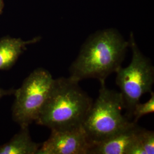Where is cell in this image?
Returning a JSON list of instances; mask_svg holds the SVG:
<instances>
[{
	"mask_svg": "<svg viewBox=\"0 0 154 154\" xmlns=\"http://www.w3.org/2000/svg\"><path fill=\"white\" fill-rule=\"evenodd\" d=\"M123 109L125 106L121 93L109 89L105 83H100L98 97L93 102L82 125L92 146L132 124L133 121L122 114Z\"/></svg>",
	"mask_w": 154,
	"mask_h": 154,
	"instance_id": "obj_3",
	"label": "cell"
},
{
	"mask_svg": "<svg viewBox=\"0 0 154 154\" xmlns=\"http://www.w3.org/2000/svg\"><path fill=\"white\" fill-rule=\"evenodd\" d=\"M40 146L32 140L29 127H23L9 142L0 146V154H37Z\"/></svg>",
	"mask_w": 154,
	"mask_h": 154,
	"instance_id": "obj_9",
	"label": "cell"
},
{
	"mask_svg": "<svg viewBox=\"0 0 154 154\" xmlns=\"http://www.w3.org/2000/svg\"><path fill=\"white\" fill-rule=\"evenodd\" d=\"M129 46L132 59L128 66L120 67L116 72V82L124 102L126 116L131 120L135 106L143 94L151 93L154 83V67L150 60L143 55L131 33Z\"/></svg>",
	"mask_w": 154,
	"mask_h": 154,
	"instance_id": "obj_4",
	"label": "cell"
},
{
	"mask_svg": "<svg viewBox=\"0 0 154 154\" xmlns=\"http://www.w3.org/2000/svg\"><path fill=\"white\" fill-rule=\"evenodd\" d=\"M15 92V90L11 89V90H4L3 88H0V99H1L2 97L7 96V95H11V94H14Z\"/></svg>",
	"mask_w": 154,
	"mask_h": 154,
	"instance_id": "obj_12",
	"label": "cell"
},
{
	"mask_svg": "<svg viewBox=\"0 0 154 154\" xmlns=\"http://www.w3.org/2000/svg\"><path fill=\"white\" fill-rule=\"evenodd\" d=\"M141 127L138 122L132 124L114 136L93 145L88 154H127L138 136Z\"/></svg>",
	"mask_w": 154,
	"mask_h": 154,
	"instance_id": "obj_7",
	"label": "cell"
},
{
	"mask_svg": "<svg viewBox=\"0 0 154 154\" xmlns=\"http://www.w3.org/2000/svg\"><path fill=\"white\" fill-rule=\"evenodd\" d=\"M91 146L82 126L66 130L52 129L37 154H88Z\"/></svg>",
	"mask_w": 154,
	"mask_h": 154,
	"instance_id": "obj_6",
	"label": "cell"
},
{
	"mask_svg": "<svg viewBox=\"0 0 154 154\" xmlns=\"http://www.w3.org/2000/svg\"><path fill=\"white\" fill-rule=\"evenodd\" d=\"M1 0H0V8H1Z\"/></svg>",
	"mask_w": 154,
	"mask_h": 154,
	"instance_id": "obj_13",
	"label": "cell"
},
{
	"mask_svg": "<svg viewBox=\"0 0 154 154\" xmlns=\"http://www.w3.org/2000/svg\"><path fill=\"white\" fill-rule=\"evenodd\" d=\"M54 81L49 71L38 68L25 79L20 88L15 90L12 116L21 128L29 127L37 121Z\"/></svg>",
	"mask_w": 154,
	"mask_h": 154,
	"instance_id": "obj_5",
	"label": "cell"
},
{
	"mask_svg": "<svg viewBox=\"0 0 154 154\" xmlns=\"http://www.w3.org/2000/svg\"><path fill=\"white\" fill-rule=\"evenodd\" d=\"M38 37L27 41L21 38L5 37L0 40V70L11 68L28 45L37 42Z\"/></svg>",
	"mask_w": 154,
	"mask_h": 154,
	"instance_id": "obj_8",
	"label": "cell"
},
{
	"mask_svg": "<svg viewBox=\"0 0 154 154\" xmlns=\"http://www.w3.org/2000/svg\"><path fill=\"white\" fill-rule=\"evenodd\" d=\"M151 97L148 101L144 103H138L135 106L132 112L133 121L138 122L139 119L143 116L153 113L154 112V93L153 91L150 93Z\"/></svg>",
	"mask_w": 154,
	"mask_h": 154,
	"instance_id": "obj_11",
	"label": "cell"
},
{
	"mask_svg": "<svg viewBox=\"0 0 154 154\" xmlns=\"http://www.w3.org/2000/svg\"><path fill=\"white\" fill-rule=\"evenodd\" d=\"M129 42L118 31L109 29L91 35L83 45L69 68V77L79 82L98 79L104 83L107 78L122 66Z\"/></svg>",
	"mask_w": 154,
	"mask_h": 154,
	"instance_id": "obj_1",
	"label": "cell"
},
{
	"mask_svg": "<svg viewBox=\"0 0 154 154\" xmlns=\"http://www.w3.org/2000/svg\"><path fill=\"white\" fill-rule=\"evenodd\" d=\"M93 101L79 85L68 78L55 79L47 100L35 122L50 130H66L82 126Z\"/></svg>",
	"mask_w": 154,
	"mask_h": 154,
	"instance_id": "obj_2",
	"label": "cell"
},
{
	"mask_svg": "<svg viewBox=\"0 0 154 154\" xmlns=\"http://www.w3.org/2000/svg\"><path fill=\"white\" fill-rule=\"evenodd\" d=\"M154 154V132L141 128L127 154Z\"/></svg>",
	"mask_w": 154,
	"mask_h": 154,
	"instance_id": "obj_10",
	"label": "cell"
}]
</instances>
